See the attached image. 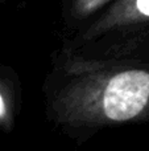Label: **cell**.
Wrapping results in <instances>:
<instances>
[{
	"mask_svg": "<svg viewBox=\"0 0 149 151\" xmlns=\"http://www.w3.org/2000/svg\"><path fill=\"white\" fill-rule=\"evenodd\" d=\"M131 17L149 19V0H132Z\"/></svg>",
	"mask_w": 149,
	"mask_h": 151,
	"instance_id": "2",
	"label": "cell"
},
{
	"mask_svg": "<svg viewBox=\"0 0 149 151\" xmlns=\"http://www.w3.org/2000/svg\"><path fill=\"white\" fill-rule=\"evenodd\" d=\"M104 1L106 0H81V5L86 11V9H92L94 7H96V5L102 4Z\"/></svg>",
	"mask_w": 149,
	"mask_h": 151,
	"instance_id": "3",
	"label": "cell"
},
{
	"mask_svg": "<svg viewBox=\"0 0 149 151\" xmlns=\"http://www.w3.org/2000/svg\"><path fill=\"white\" fill-rule=\"evenodd\" d=\"M71 126H103L137 119L149 110V69L110 66L78 72L54 102Z\"/></svg>",
	"mask_w": 149,
	"mask_h": 151,
	"instance_id": "1",
	"label": "cell"
},
{
	"mask_svg": "<svg viewBox=\"0 0 149 151\" xmlns=\"http://www.w3.org/2000/svg\"><path fill=\"white\" fill-rule=\"evenodd\" d=\"M5 114H7V105H5L4 97L0 93V119H3L5 117Z\"/></svg>",
	"mask_w": 149,
	"mask_h": 151,
	"instance_id": "4",
	"label": "cell"
}]
</instances>
